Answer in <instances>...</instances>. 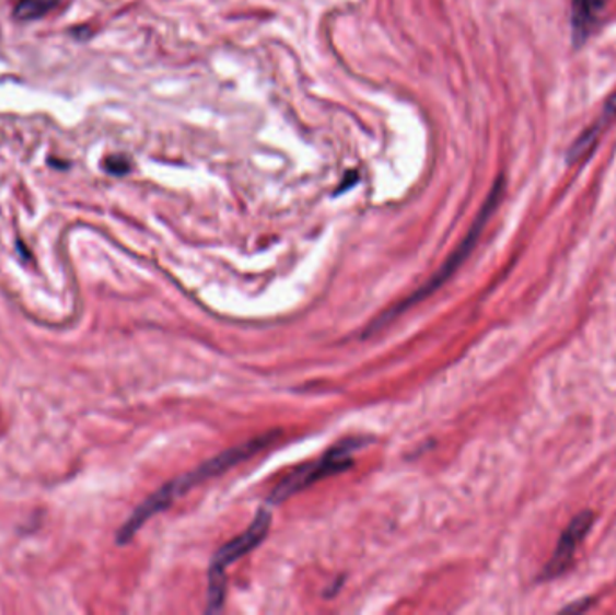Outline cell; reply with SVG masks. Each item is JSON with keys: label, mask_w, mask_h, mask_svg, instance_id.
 Wrapping results in <instances>:
<instances>
[{"label": "cell", "mask_w": 616, "mask_h": 615, "mask_svg": "<svg viewBox=\"0 0 616 615\" xmlns=\"http://www.w3.org/2000/svg\"><path fill=\"white\" fill-rule=\"evenodd\" d=\"M503 194L504 179L503 177H499L495 186H492L489 197L485 200V205L481 206V210H479L476 221H474L473 227H470L469 233H467L464 241L460 242V246L454 250V253H451V257L443 262L439 271L434 272L433 277L429 278L428 282L423 283L422 288H418L417 291L409 294L404 302L398 303L397 308L387 311L384 316H379V318L370 325V328H368V334L377 333L379 328L384 327V325L390 324V322H393V320L400 316V314L406 313L412 305H417V303L426 300L429 294H433L437 289L442 288L443 283L448 282L449 278L453 277L454 272L458 271L462 264L469 258L474 247L478 244L479 236L484 233L487 222H489L499 202L503 199Z\"/></svg>", "instance_id": "1"}, {"label": "cell", "mask_w": 616, "mask_h": 615, "mask_svg": "<svg viewBox=\"0 0 616 615\" xmlns=\"http://www.w3.org/2000/svg\"><path fill=\"white\" fill-rule=\"evenodd\" d=\"M270 529V514L267 511H258L256 519L244 533L231 539L224 547H220L214 554L211 567H209L208 611L219 612L224 605L225 597V572L231 564H235L245 554L256 549L261 539L267 536Z\"/></svg>", "instance_id": "2"}, {"label": "cell", "mask_w": 616, "mask_h": 615, "mask_svg": "<svg viewBox=\"0 0 616 615\" xmlns=\"http://www.w3.org/2000/svg\"><path fill=\"white\" fill-rule=\"evenodd\" d=\"M359 446H361V442H342V444L323 455L322 459L309 462L305 466L298 467L294 472L289 473L287 477L281 478L278 486L270 492V502H286L306 487H311L312 484L319 483L323 478L332 477L336 473L345 472L352 466V455Z\"/></svg>", "instance_id": "3"}, {"label": "cell", "mask_w": 616, "mask_h": 615, "mask_svg": "<svg viewBox=\"0 0 616 615\" xmlns=\"http://www.w3.org/2000/svg\"><path fill=\"white\" fill-rule=\"evenodd\" d=\"M278 436H280L278 431H269V433H264V436L255 437V439H251V441L244 442V444H239V446L230 448V450L214 455L213 459H209L205 464L195 467L194 472L175 478V480L170 483V486L174 489L175 497H183L184 492H188L195 486L219 477V475L228 472L231 467L239 466V464L247 461L251 456L260 453L264 448L269 446L270 442H275L278 439Z\"/></svg>", "instance_id": "4"}, {"label": "cell", "mask_w": 616, "mask_h": 615, "mask_svg": "<svg viewBox=\"0 0 616 615\" xmlns=\"http://www.w3.org/2000/svg\"><path fill=\"white\" fill-rule=\"evenodd\" d=\"M593 523H595V514L591 513V511H582V513L577 514L576 519L568 523L565 533L560 534L550 561L543 570V580H556L559 576L565 575L566 569L573 561L576 550L582 544V539L586 538L588 533L593 527Z\"/></svg>", "instance_id": "5"}, {"label": "cell", "mask_w": 616, "mask_h": 615, "mask_svg": "<svg viewBox=\"0 0 616 615\" xmlns=\"http://www.w3.org/2000/svg\"><path fill=\"white\" fill-rule=\"evenodd\" d=\"M609 0H573L571 2V36L577 47L584 46L601 27Z\"/></svg>", "instance_id": "6"}, {"label": "cell", "mask_w": 616, "mask_h": 615, "mask_svg": "<svg viewBox=\"0 0 616 615\" xmlns=\"http://www.w3.org/2000/svg\"><path fill=\"white\" fill-rule=\"evenodd\" d=\"M616 119V93L612 94V97L607 100L606 105L602 108L601 116L596 118L595 124L588 127L584 132L579 136L577 141H573L568 154H566V161L568 164L581 163L584 158L595 150L598 139H601L602 132L609 127Z\"/></svg>", "instance_id": "7"}, {"label": "cell", "mask_w": 616, "mask_h": 615, "mask_svg": "<svg viewBox=\"0 0 616 615\" xmlns=\"http://www.w3.org/2000/svg\"><path fill=\"white\" fill-rule=\"evenodd\" d=\"M57 4L58 0H21L15 8V16L21 21H35L55 10Z\"/></svg>", "instance_id": "8"}, {"label": "cell", "mask_w": 616, "mask_h": 615, "mask_svg": "<svg viewBox=\"0 0 616 615\" xmlns=\"http://www.w3.org/2000/svg\"><path fill=\"white\" fill-rule=\"evenodd\" d=\"M105 169H107L111 174L123 175L127 174L128 170H130V164H128L125 158H119L118 155V158H111L107 164H105Z\"/></svg>", "instance_id": "9"}]
</instances>
